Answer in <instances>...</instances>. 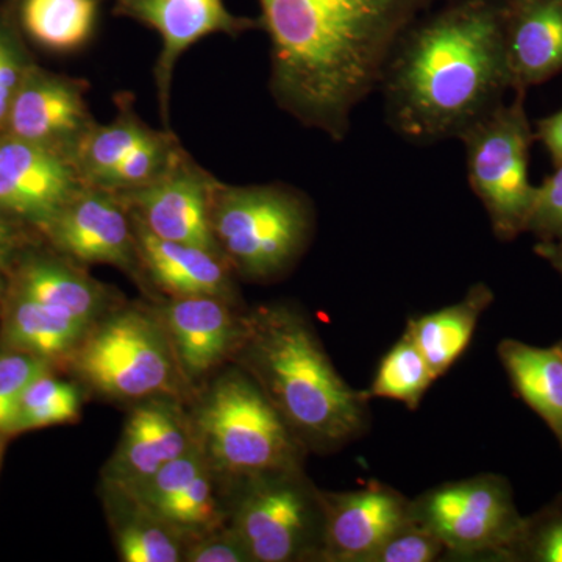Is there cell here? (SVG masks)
<instances>
[{
    "label": "cell",
    "instance_id": "cell-22",
    "mask_svg": "<svg viewBox=\"0 0 562 562\" xmlns=\"http://www.w3.org/2000/svg\"><path fill=\"white\" fill-rule=\"evenodd\" d=\"M497 351L517 397L546 422L562 452V342L536 347L503 339Z\"/></svg>",
    "mask_w": 562,
    "mask_h": 562
},
{
    "label": "cell",
    "instance_id": "cell-7",
    "mask_svg": "<svg viewBox=\"0 0 562 562\" xmlns=\"http://www.w3.org/2000/svg\"><path fill=\"white\" fill-rule=\"evenodd\" d=\"M321 491L303 469L262 473L231 487L228 524L251 562L322 560Z\"/></svg>",
    "mask_w": 562,
    "mask_h": 562
},
{
    "label": "cell",
    "instance_id": "cell-32",
    "mask_svg": "<svg viewBox=\"0 0 562 562\" xmlns=\"http://www.w3.org/2000/svg\"><path fill=\"white\" fill-rule=\"evenodd\" d=\"M54 362L22 351H0V431L11 436L18 405L29 384L52 371Z\"/></svg>",
    "mask_w": 562,
    "mask_h": 562
},
{
    "label": "cell",
    "instance_id": "cell-29",
    "mask_svg": "<svg viewBox=\"0 0 562 562\" xmlns=\"http://www.w3.org/2000/svg\"><path fill=\"white\" fill-rule=\"evenodd\" d=\"M81 395L76 384L52 371L36 376L22 394L11 435L72 424L80 417Z\"/></svg>",
    "mask_w": 562,
    "mask_h": 562
},
{
    "label": "cell",
    "instance_id": "cell-11",
    "mask_svg": "<svg viewBox=\"0 0 562 562\" xmlns=\"http://www.w3.org/2000/svg\"><path fill=\"white\" fill-rule=\"evenodd\" d=\"M217 183L184 154L160 179L116 194L133 220L151 235L221 254L211 231V201Z\"/></svg>",
    "mask_w": 562,
    "mask_h": 562
},
{
    "label": "cell",
    "instance_id": "cell-31",
    "mask_svg": "<svg viewBox=\"0 0 562 562\" xmlns=\"http://www.w3.org/2000/svg\"><path fill=\"white\" fill-rule=\"evenodd\" d=\"M509 562H562V492L549 505L525 517Z\"/></svg>",
    "mask_w": 562,
    "mask_h": 562
},
{
    "label": "cell",
    "instance_id": "cell-21",
    "mask_svg": "<svg viewBox=\"0 0 562 562\" xmlns=\"http://www.w3.org/2000/svg\"><path fill=\"white\" fill-rule=\"evenodd\" d=\"M505 31L512 83L524 88L562 69V0H532Z\"/></svg>",
    "mask_w": 562,
    "mask_h": 562
},
{
    "label": "cell",
    "instance_id": "cell-25",
    "mask_svg": "<svg viewBox=\"0 0 562 562\" xmlns=\"http://www.w3.org/2000/svg\"><path fill=\"white\" fill-rule=\"evenodd\" d=\"M102 0H21V22L36 44L52 52L87 46L101 20Z\"/></svg>",
    "mask_w": 562,
    "mask_h": 562
},
{
    "label": "cell",
    "instance_id": "cell-3",
    "mask_svg": "<svg viewBox=\"0 0 562 562\" xmlns=\"http://www.w3.org/2000/svg\"><path fill=\"white\" fill-rule=\"evenodd\" d=\"M231 362L249 373L310 453L338 452L368 431L371 398L339 375L297 306L271 303L244 312Z\"/></svg>",
    "mask_w": 562,
    "mask_h": 562
},
{
    "label": "cell",
    "instance_id": "cell-40",
    "mask_svg": "<svg viewBox=\"0 0 562 562\" xmlns=\"http://www.w3.org/2000/svg\"><path fill=\"white\" fill-rule=\"evenodd\" d=\"M10 435L0 431V469H2L3 458H5L7 447H9Z\"/></svg>",
    "mask_w": 562,
    "mask_h": 562
},
{
    "label": "cell",
    "instance_id": "cell-23",
    "mask_svg": "<svg viewBox=\"0 0 562 562\" xmlns=\"http://www.w3.org/2000/svg\"><path fill=\"white\" fill-rule=\"evenodd\" d=\"M494 302V292L484 283L473 284L464 299L435 313L414 317L406 335L419 347L436 379L452 369L472 341L480 317Z\"/></svg>",
    "mask_w": 562,
    "mask_h": 562
},
{
    "label": "cell",
    "instance_id": "cell-39",
    "mask_svg": "<svg viewBox=\"0 0 562 562\" xmlns=\"http://www.w3.org/2000/svg\"><path fill=\"white\" fill-rule=\"evenodd\" d=\"M16 246V236L13 228L5 221L0 220V272L5 268Z\"/></svg>",
    "mask_w": 562,
    "mask_h": 562
},
{
    "label": "cell",
    "instance_id": "cell-37",
    "mask_svg": "<svg viewBox=\"0 0 562 562\" xmlns=\"http://www.w3.org/2000/svg\"><path fill=\"white\" fill-rule=\"evenodd\" d=\"M536 136L542 140L557 166L562 165V110L539 121Z\"/></svg>",
    "mask_w": 562,
    "mask_h": 562
},
{
    "label": "cell",
    "instance_id": "cell-36",
    "mask_svg": "<svg viewBox=\"0 0 562 562\" xmlns=\"http://www.w3.org/2000/svg\"><path fill=\"white\" fill-rule=\"evenodd\" d=\"M29 69L16 40L0 24V128L5 127L10 103Z\"/></svg>",
    "mask_w": 562,
    "mask_h": 562
},
{
    "label": "cell",
    "instance_id": "cell-27",
    "mask_svg": "<svg viewBox=\"0 0 562 562\" xmlns=\"http://www.w3.org/2000/svg\"><path fill=\"white\" fill-rule=\"evenodd\" d=\"M113 514L114 539L124 562L184 561L187 542L157 517L122 492L106 490Z\"/></svg>",
    "mask_w": 562,
    "mask_h": 562
},
{
    "label": "cell",
    "instance_id": "cell-8",
    "mask_svg": "<svg viewBox=\"0 0 562 562\" xmlns=\"http://www.w3.org/2000/svg\"><path fill=\"white\" fill-rule=\"evenodd\" d=\"M458 139L464 143L469 183L492 231L502 241H512L527 232L538 191L528 176L532 135L522 98L495 106Z\"/></svg>",
    "mask_w": 562,
    "mask_h": 562
},
{
    "label": "cell",
    "instance_id": "cell-14",
    "mask_svg": "<svg viewBox=\"0 0 562 562\" xmlns=\"http://www.w3.org/2000/svg\"><path fill=\"white\" fill-rule=\"evenodd\" d=\"M171 341L181 375L192 392L231 364L241 335L238 302L213 295L168 297L155 306Z\"/></svg>",
    "mask_w": 562,
    "mask_h": 562
},
{
    "label": "cell",
    "instance_id": "cell-26",
    "mask_svg": "<svg viewBox=\"0 0 562 562\" xmlns=\"http://www.w3.org/2000/svg\"><path fill=\"white\" fill-rule=\"evenodd\" d=\"M154 133L139 120L127 95H122L116 120L106 125H92L74 150L72 161L83 184L95 187L132 151L149 140Z\"/></svg>",
    "mask_w": 562,
    "mask_h": 562
},
{
    "label": "cell",
    "instance_id": "cell-10",
    "mask_svg": "<svg viewBox=\"0 0 562 562\" xmlns=\"http://www.w3.org/2000/svg\"><path fill=\"white\" fill-rule=\"evenodd\" d=\"M120 492V491H116ZM128 495L188 543L225 527L231 494L199 442Z\"/></svg>",
    "mask_w": 562,
    "mask_h": 562
},
{
    "label": "cell",
    "instance_id": "cell-6",
    "mask_svg": "<svg viewBox=\"0 0 562 562\" xmlns=\"http://www.w3.org/2000/svg\"><path fill=\"white\" fill-rule=\"evenodd\" d=\"M313 209L301 192L280 184L217 183L211 231L233 271L268 281L297 262L313 235Z\"/></svg>",
    "mask_w": 562,
    "mask_h": 562
},
{
    "label": "cell",
    "instance_id": "cell-33",
    "mask_svg": "<svg viewBox=\"0 0 562 562\" xmlns=\"http://www.w3.org/2000/svg\"><path fill=\"white\" fill-rule=\"evenodd\" d=\"M443 557V543L413 519L391 535L366 562H432Z\"/></svg>",
    "mask_w": 562,
    "mask_h": 562
},
{
    "label": "cell",
    "instance_id": "cell-35",
    "mask_svg": "<svg viewBox=\"0 0 562 562\" xmlns=\"http://www.w3.org/2000/svg\"><path fill=\"white\" fill-rule=\"evenodd\" d=\"M187 562H251L249 552L231 524L188 543Z\"/></svg>",
    "mask_w": 562,
    "mask_h": 562
},
{
    "label": "cell",
    "instance_id": "cell-30",
    "mask_svg": "<svg viewBox=\"0 0 562 562\" xmlns=\"http://www.w3.org/2000/svg\"><path fill=\"white\" fill-rule=\"evenodd\" d=\"M179 143L171 133L155 132L149 140L132 151L121 165L105 177L95 188L111 192H127L146 187L165 176L183 157Z\"/></svg>",
    "mask_w": 562,
    "mask_h": 562
},
{
    "label": "cell",
    "instance_id": "cell-1",
    "mask_svg": "<svg viewBox=\"0 0 562 562\" xmlns=\"http://www.w3.org/2000/svg\"><path fill=\"white\" fill-rule=\"evenodd\" d=\"M439 0H260L277 103L341 140L392 52Z\"/></svg>",
    "mask_w": 562,
    "mask_h": 562
},
{
    "label": "cell",
    "instance_id": "cell-9",
    "mask_svg": "<svg viewBox=\"0 0 562 562\" xmlns=\"http://www.w3.org/2000/svg\"><path fill=\"white\" fill-rule=\"evenodd\" d=\"M413 519L443 543L447 557L508 561L525 517L505 476L480 473L413 498Z\"/></svg>",
    "mask_w": 562,
    "mask_h": 562
},
{
    "label": "cell",
    "instance_id": "cell-17",
    "mask_svg": "<svg viewBox=\"0 0 562 562\" xmlns=\"http://www.w3.org/2000/svg\"><path fill=\"white\" fill-rule=\"evenodd\" d=\"M324 550L321 562H366L391 535L413 520V501L387 484L321 491Z\"/></svg>",
    "mask_w": 562,
    "mask_h": 562
},
{
    "label": "cell",
    "instance_id": "cell-15",
    "mask_svg": "<svg viewBox=\"0 0 562 562\" xmlns=\"http://www.w3.org/2000/svg\"><path fill=\"white\" fill-rule=\"evenodd\" d=\"M81 187L69 155L16 136L0 139V213L46 228Z\"/></svg>",
    "mask_w": 562,
    "mask_h": 562
},
{
    "label": "cell",
    "instance_id": "cell-4",
    "mask_svg": "<svg viewBox=\"0 0 562 562\" xmlns=\"http://www.w3.org/2000/svg\"><path fill=\"white\" fill-rule=\"evenodd\" d=\"M190 413L199 446L228 491L262 473L303 469L310 453L249 373L232 362L205 384Z\"/></svg>",
    "mask_w": 562,
    "mask_h": 562
},
{
    "label": "cell",
    "instance_id": "cell-24",
    "mask_svg": "<svg viewBox=\"0 0 562 562\" xmlns=\"http://www.w3.org/2000/svg\"><path fill=\"white\" fill-rule=\"evenodd\" d=\"M90 327L66 319L14 291L2 324V349L50 362L68 361Z\"/></svg>",
    "mask_w": 562,
    "mask_h": 562
},
{
    "label": "cell",
    "instance_id": "cell-13",
    "mask_svg": "<svg viewBox=\"0 0 562 562\" xmlns=\"http://www.w3.org/2000/svg\"><path fill=\"white\" fill-rule=\"evenodd\" d=\"M198 443L183 401L154 397L135 403L120 442L103 469L106 490L131 492Z\"/></svg>",
    "mask_w": 562,
    "mask_h": 562
},
{
    "label": "cell",
    "instance_id": "cell-34",
    "mask_svg": "<svg viewBox=\"0 0 562 562\" xmlns=\"http://www.w3.org/2000/svg\"><path fill=\"white\" fill-rule=\"evenodd\" d=\"M527 232L541 241H562V165L536 191Z\"/></svg>",
    "mask_w": 562,
    "mask_h": 562
},
{
    "label": "cell",
    "instance_id": "cell-16",
    "mask_svg": "<svg viewBox=\"0 0 562 562\" xmlns=\"http://www.w3.org/2000/svg\"><path fill=\"white\" fill-rule=\"evenodd\" d=\"M114 14L138 22L160 35L161 52L155 65L162 117L168 122L173 69L181 55L216 33L238 36L258 22L236 16L224 0H111Z\"/></svg>",
    "mask_w": 562,
    "mask_h": 562
},
{
    "label": "cell",
    "instance_id": "cell-18",
    "mask_svg": "<svg viewBox=\"0 0 562 562\" xmlns=\"http://www.w3.org/2000/svg\"><path fill=\"white\" fill-rule=\"evenodd\" d=\"M88 83L31 68L21 81L7 114L9 135L43 144L72 158L91 131Z\"/></svg>",
    "mask_w": 562,
    "mask_h": 562
},
{
    "label": "cell",
    "instance_id": "cell-2",
    "mask_svg": "<svg viewBox=\"0 0 562 562\" xmlns=\"http://www.w3.org/2000/svg\"><path fill=\"white\" fill-rule=\"evenodd\" d=\"M512 85L501 14L465 0L403 36L383 70L387 121L413 143L460 138Z\"/></svg>",
    "mask_w": 562,
    "mask_h": 562
},
{
    "label": "cell",
    "instance_id": "cell-28",
    "mask_svg": "<svg viewBox=\"0 0 562 562\" xmlns=\"http://www.w3.org/2000/svg\"><path fill=\"white\" fill-rule=\"evenodd\" d=\"M430 364L419 347L406 333L384 355L376 369L371 387L366 391L369 398H390L402 402L408 409H417L422 398L436 382Z\"/></svg>",
    "mask_w": 562,
    "mask_h": 562
},
{
    "label": "cell",
    "instance_id": "cell-38",
    "mask_svg": "<svg viewBox=\"0 0 562 562\" xmlns=\"http://www.w3.org/2000/svg\"><path fill=\"white\" fill-rule=\"evenodd\" d=\"M536 255L549 262L562 279V241H539Z\"/></svg>",
    "mask_w": 562,
    "mask_h": 562
},
{
    "label": "cell",
    "instance_id": "cell-20",
    "mask_svg": "<svg viewBox=\"0 0 562 562\" xmlns=\"http://www.w3.org/2000/svg\"><path fill=\"white\" fill-rule=\"evenodd\" d=\"M14 291L87 327L116 308L109 286L74 266L47 258L25 262L18 272Z\"/></svg>",
    "mask_w": 562,
    "mask_h": 562
},
{
    "label": "cell",
    "instance_id": "cell-5",
    "mask_svg": "<svg viewBox=\"0 0 562 562\" xmlns=\"http://www.w3.org/2000/svg\"><path fill=\"white\" fill-rule=\"evenodd\" d=\"M81 383L111 401L191 394L157 310L116 306L92 324L68 358Z\"/></svg>",
    "mask_w": 562,
    "mask_h": 562
},
{
    "label": "cell",
    "instance_id": "cell-19",
    "mask_svg": "<svg viewBox=\"0 0 562 562\" xmlns=\"http://www.w3.org/2000/svg\"><path fill=\"white\" fill-rule=\"evenodd\" d=\"M143 277L168 297L213 295L238 302L235 271L217 251L151 235L133 220Z\"/></svg>",
    "mask_w": 562,
    "mask_h": 562
},
{
    "label": "cell",
    "instance_id": "cell-12",
    "mask_svg": "<svg viewBox=\"0 0 562 562\" xmlns=\"http://www.w3.org/2000/svg\"><path fill=\"white\" fill-rule=\"evenodd\" d=\"M46 231L72 260L114 266L143 279L132 216L116 192L83 184Z\"/></svg>",
    "mask_w": 562,
    "mask_h": 562
}]
</instances>
